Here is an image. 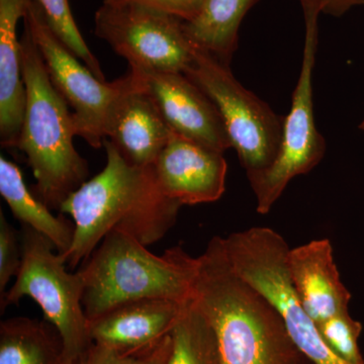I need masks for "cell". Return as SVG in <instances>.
Listing matches in <instances>:
<instances>
[{
    "label": "cell",
    "instance_id": "3",
    "mask_svg": "<svg viewBox=\"0 0 364 364\" xmlns=\"http://www.w3.org/2000/svg\"><path fill=\"white\" fill-rule=\"evenodd\" d=\"M21 50L26 104L16 148L25 153L37 181L36 195L59 212L68 196L87 181L90 168L74 147L77 134L70 107L52 85L40 50L26 28Z\"/></svg>",
    "mask_w": 364,
    "mask_h": 364
},
{
    "label": "cell",
    "instance_id": "10",
    "mask_svg": "<svg viewBox=\"0 0 364 364\" xmlns=\"http://www.w3.org/2000/svg\"><path fill=\"white\" fill-rule=\"evenodd\" d=\"M95 33L138 71L181 72L193 61L195 44L184 21L134 4H105L95 16Z\"/></svg>",
    "mask_w": 364,
    "mask_h": 364
},
{
    "label": "cell",
    "instance_id": "13",
    "mask_svg": "<svg viewBox=\"0 0 364 364\" xmlns=\"http://www.w3.org/2000/svg\"><path fill=\"white\" fill-rule=\"evenodd\" d=\"M130 73V85L107 121L105 139L129 164L150 167L164 149L172 131L136 74L131 70Z\"/></svg>",
    "mask_w": 364,
    "mask_h": 364
},
{
    "label": "cell",
    "instance_id": "26",
    "mask_svg": "<svg viewBox=\"0 0 364 364\" xmlns=\"http://www.w3.org/2000/svg\"><path fill=\"white\" fill-rule=\"evenodd\" d=\"M322 9V13L332 16H342L351 9L364 6V0H312Z\"/></svg>",
    "mask_w": 364,
    "mask_h": 364
},
{
    "label": "cell",
    "instance_id": "8",
    "mask_svg": "<svg viewBox=\"0 0 364 364\" xmlns=\"http://www.w3.org/2000/svg\"><path fill=\"white\" fill-rule=\"evenodd\" d=\"M23 23L40 50L52 85L71 109L76 134L100 149L112 109L130 85V71L112 82L97 78L59 39L37 0L28 2Z\"/></svg>",
    "mask_w": 364,
    "mask_h": 364
},
{
    "label": "cell",
    "instance_id": "23",
    "mask_svg": "<svg viewBox=\"0 0 364 364\" xmlns=\"http://www.w3.org/2000/svg\"><path fill=\"white\" fill-rule=\"evenodd\" d=\"M318 329L326 344L339 358L350 364H364L358 346L363 325L353 320L348 312L328 318L318 325Z\"/></svg>",
    "mask_w": 364,
    "mask_h": 364
},
{
    "label": "cell",
    "instance_id": "9",
    "mask_svg": "<svg viewBox=\"0 0 364 364\" xmlns=\"http://www.w3.org/2000/svg\"><path fill=\"white\" fill-rule=\"evenodd\" d=\"M305 18V44L301 71L291 98V109L284 117L282 143L277 159L260 179L251 186L256 198V210L265 215L272 210L287 184L303 176L322 161L326 141L318 131L314 112L313 74L318 42L320 6L301 2Z\"/></svg>",
    "mask_w": 364,
    "mask_h": 364
},
{
    "label": "cell",
    "instance_id": "25",
    "mask_svg": "<svg viewBox=\"0 0 364 364\" xmlns=\"http://www.w3.org/2000/svg\"><path fill=\"white\" fill-rule=\"evenodd\" d=\"M105 4H134L172 14L183 21L196 18L203 0H104Z\"/></svg>",
    "mask_w": 364,
    "mask_h": 364
},
{
    "label": "cell",
    "instance_id": "4",
    "mask_svg": "<svg viewBox=\"0 0 364 364\" xmlns=\"http://www.w3.org/2000/svg\"><path fill=\"white\" fill-rule=\"evenodd\" d=\"M85 282L82 305L88 320L114 306L144 299L188 304L193 299L198 258L181 246L162 255L122 230H112L77 270Z\"/></svg>",
    "mask_w": 364,
    "mask_h": 364
},
{
    "label": "cell",
    "instance_id": "6",
    "mask_svg": "<svg viewBox=\"0 0 364 364\" xmlns=\"http://www.w3.org/2000/svg\"><path fill=\"white\" fill-rule=\"evenodd\" d=\"M231 267L269 301L284 318L299 350L315 364H350L326 344L293 286L287 255L291 248L282 235L267 227H253L223 238Z\"/></svg>",
    "mask_w": 364,
    "mask_h": 364
},
{
    "label": "cell",
    "instance_id": "17",
    "mask_svg": "<svg viewBox=\"0 0 364 364\" xmlns=\"http://www.w3.org/2000/svg\"><path fill=\"white\" fill-rule=\"evenodd\" d=\"M0 195L21 225L32 228L49 239L60 255L64 256L70 250L75 234L73 222L53 215L51 208L28 189L18 165L2 155Z\"/></svg>",
    "mask_w": 364,
    "mask_h": 364
},
{
    "label": "cell",
    "instance_id": "19",
    "mask_svg": "<svg viewBox=\"0 0 364 364\" xmlns=\"http://www.w3.org/2000/svg\"><path fill=\"white\" fill-rule=\"evenodd\" d=\"M63 342L48 321L16 317L0 324V364H63Z\"/></svg>",
    "mask_w": 364,
    "mask_h": 364
},
{
    "label": "cell",
    "instance_id": "24",
    "mask_svg": "<svg viewBox=\"0 0 364 364\" xmlns=\"http://www.w3.org/2000/svg\"><path fill=\"white\" fill-rule=\"evenodd\" d=\"M21 237L0 210V299L6 294V286L20 272Z\"/></svg>",
    "mask_w": 364,
    "mask_h": 364
},
{
    "label": "cell",
    "instance_id": "7",
    "mask_svg": "<svg viewBox=\"0 0 364 364\" xmlns=\"http://www.w3.org/2000/svg\"><path fill=\"white\" fill-rule=\"evenodd\" d=\"M184 74L214 102L232 148L252 186L277 159L284 117L244 87L230 65L198 46L195 45L193 61Z\"/></svg>",
    "mask_w": 364,
    "mask_h": 364
},
{
    "label": "cell",
    "instance_id": "16",
    "mask_svg": "<svg viewBox=\"0 0 364 364\" xmlns=\"http://www.w3.org/2000/svg\"><path fill=\"white\" fill-rule=\"evenodd\" d=\"M30 0H0V144L18 147L26 104L16 28Z\"/></svg>",
    "mask_w": 364,
    "mask_h": 364
},
{
    "label": "cell",
    "instance_id": "27",
    "mask_svg": "<svg viewBox=\"0 0 364 364\" xmlns=\"http://www.w3.org/2000/svg\"><path fill=\"white\" fill-rule=\"evenodd\" d=\"M359 129H360L361 131H364V119L361 122L360 124H359Z\"/></svg>",
    "mask_w": 364,
    "mask_h": 364
},
{
    "label": "cell",
    "instance_id": "1",
    "mask_svg": "<svg viewBox=\"0 0 364 364\" xmlns=\"http://www.w3.org/2000/svg\"><path fill=\"white\" fill-rule=\"evenodd\" d=\"M107 164L60 208L75 227L70 250L62 256L74 269L87 259L105 235L122 230L144 245L161 240L176 225L181 203L160 189L154 167L129 164L105 139Z\"/></svg>",
    "mask_w": 364,
    "mask_h": 364
},
{
    "label": "cell",
    "instance_id": "2",
    "mask_svg": "<svg viewBox=\"0 0 364 364\" xmlns=\"http://www.w3.org/2000/svg\"><path fill=\"white\" fill-rule=\"evenodd\" d=\"M198 258L193 301L214 329L221 364H315L277 309L234 272L223 237H214Z\"/></svg>",
    "mask_w": 364,
    "mask_h": 364
},
{
    "label": "cell",
    "instance_id": "14",
    "mask_svg": "<svg viewBox=\"0 0 364 364\" xmlns=\"http://www.w3.org/2000/svg\"><path fill=\"white\" fill-rule=\"evenodd\" d=\"M188 304L144 299L114 306L90 320L91 339L117 350L142 348L170 334Z\"/></svg>",
    "mask_w": 364,
    "mask_h": 364
},
{
    "label": "cell",
    "instance_id": "5",
    "mask_svg": "<svg viewBox=\"0 0 364 364\" xmlns=\"http://www.w3.org/2000/svg\"><path fill=\"white\" fill-rule=\"evenodd\" d=\"M20 237L21 269L14 286L0 299L1 312L25 296L33 299L45 320L59 332L63 364H80L93 344L82 305V277L78 272H69L65 259L52 242L32 228L23 226Z\"/></svg>",
    "mask_w": 364,
    "mask_h": 364
},
{
    "label": "cell",
    "instance_id": "15",
    "mask_svg": "<svg viewBox=\"0 0 364 364\" xmlns=\"http://www.w3.org/2000/svg\"><path fill=\"white\" fill-rule=\"evenodd\" d=\"M287 270L301 305L317 326L348 312L351 294L340 279L330 240L318 239L291 249Z\"/></svg>",
    "mask_w": 364,
    "mask_h": 364
},
{
    "label": "cell",
    "instance_id": "22",
    "mask_svg": "<svg viewBox=\"0 0 364 364\" xmlns=\"http://www.w3.org/2000/svg\"><path fill=\"white\" fill-rule=\"evenodd\" d=\"M171 350V333L155 343L133 350L92 344L80 364H168Z\"/></svg>",
    "mask_w": 364,
    "mask_h": 364
},
{
    "label": "cell",
    "instance_id": "11",
    "mask_svg": "<svg viewBox=\"0 0 364 364\" xmlns=\"http://www.w3.org/2000/svg\"><path fill=\"white\" fill-rule=\"evenodd\" d=\"M130 70L154 100L170 130L218 152L232 148L214 102L186 74Z\"/></svg>",
    "mask_w": 364,
    "mask_h": 364
},
{
    "label": "cell",
    "instance_id": "21",
    "mask_svg": "<svg viewBox=\"0 0 364 364\" xmlns=\"http://www.w3.org/2000/svg\"><path fill=\"white\" fill-rule=\"evenodd\" d=\"M47 16L52 30L100 80H105L100 62L91 53L79 32L68 0H37Z\"/></svg>",
    "mask_w": 364,
    "mask_h": 364
},
{
    "label": "cell",
    "instance_id": "20",
    "mask_svg": "<svg viewBox=\"0 0 364 364\" xmlns=\"http://www.w3.org/2000/svg\"><path fill=\"white\" fill-rule=\"evenodd\" d=\"M171 335L168 364H221L214 329L193 299L184 306Z\"/></svg>",
    "mask_w": 364,
    "mask_h": 364
},
{
    "label": "cell",
    "instance_id": "18",
    "mask_svg": "<svg viewBox=\"0 0 364 364\" xmlns=\"http://www.w3.org/2000/svg\"><path fill=\"white\" fill-rule=\"evenodd\" d=\"M259 0H203L191 21H184L189 40L231 65L239 44V30L246 14Z\"/></svg>",
    "mask_w": 364,
    "mask_h": 364
},
{
    "label": "cell",
    "instance_id": "12",
    "mask_svg": "<svg viewBox=\"0 0 364 364\" xmlns=\"http://www.w3.org/2000/svg\"><path fill=\"white\" fill-rule=\"evenodd\" d=\"M153 167L162 193L181 205L217 202L226 189L224 153L174 132Z\"/></svg>",
    "mask_w": 364,
    "mask_h": 364
}]
</instances>
